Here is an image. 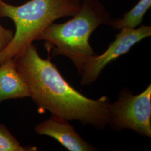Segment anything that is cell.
Masks as SVG:
<instances>
[{"label":"cell","mask_w":151,"mask_h":151,"mask_svg":"<svg viewBox=\"0 0 151 151\" xmlns=\"http://www.w3.org/2000/svg\"><path fill=\"white\" fill-rule=\"evenodd\" d=\"M80 9L73 18L62 24L52 23L38 40L53 57L64 55L75 65L80 74L88 60L96 53L89 43L93 31L101 25H109L111 19L100 0H81Z\"/></svg>","instance_id":"2"},{"label":"cell","mask_w":151,"mask_h":151,"mask_svg":"<svg viewBox=\"0 0 151 151\" xmlns=\"http://www.w3.org/2000/svg\"><path fill=\"white\" fill-rule=\"evenodd\" d=\"M151 35V26L142 25L138 28H124L116 35V38L110 44L106 51L100 55L91 57L84 65L80 74L81 85L87 86L97 80L104 68L127 53L136 44Z\"/></svg>","instance_id":"5"},{"label":"cell","mask_w":151,"mask_h":151,"mask_svg":"<svg viewBox=\"0 0 151 151\" xmlns=\"http://www.w3.org/2000/svg\"><path fill=\"white\" fill-rule=\"evenodd\" d=\"M36 147L22 146L4 125L0 123V151H35Z\"/></svg>","instance_id":"9"},{"label":"cell","mask_w":151,"mask_h":151,"mask_svg":"<svg viewBox=\"0 0 151 151\" xmlns=\"http://www.w3.org/2000/svg\"><path fill=\"white\" fill-rule=\"evenodd\" d=\"M30 96L27 83L17 70L15 60H7L0 65V103Z\"/></svg>","instance_id":"7"},{"label":"cell","mask_w":151,"mask_h":151,"mask_svg":"<svg viewBox=\"0 0 151 151\" xmlns=\"http://www.w3.org/2000/svg\"><path fill=\"white\" fill-rule=\"evenodd\" d=\"M81 6V0H30L18 6L0 0V18L11 19L16 27L11 42L0 52V65L21 54L55 20L75 15Z\"/></svg>","instance_id":"3"},{"label":"cell","mask_w":151,"mask_h":151,"mask_svg":"<svg viewBox=\"0 0 151 151\" xmlns=\"http://www.w3.org/2000/svg\"><path fill=\"white\" fill-rule=\"evenodd\" d=\"M151 6V0H139L122 17L111 19L109 25L115 30H121L124 28H137L141 24L146 12Z\"/></svg>","instance_id":"8"},{"label":"cell","mask_w":151,"mask_h":151,"mask_svg":"<svg viewBox=\"0 0 151 151\" xmlns=\"http://www.w3.org/2000/svg\"><path fill=\"white\" fill-rule=\"evenodd\" d=\"M108 124L116 130H133L140 135L151 137V85L134 95L123 90L118 100L109 108Z\"/></svg>","instance_id":"4"},{"label":"cell","mask_w":151,"mask_h":151,"mask_svg":"<svg viewBox=\"0 0 151 151\" xmlns=\"http://www.w3.org/2000/svg\"><path fill=\"white\" fill-rule=\"evenodd\" d=\"M14 59L39 113L48 111L53 116L78 120L98 129L108 125L109 99L104 96L93 100L76 90L50 59L40 57L33 44Z\"/></svg>","instance_id":"1"},{"label":"cell","mask_w":151,"mask_h":151,"mask_svg":"<svg viewBox=\"0 0 151 151\" xmlns=\"http://www.w3.org/2000/svg\"><path fill=\"white\" fill-rule=\"evenodd\" d=\"M68 121L52 115L37 125L35 130L39 135L53 138L69 151H95V147L82 139Z\"/></svg>","instance_id":"6"},{"label":"cell","mask_w":151,"mask_h":151,"mask_svg":"<svg viewBox=\"0 0 151 151\" xmlns=\"http://www.w3.org/2000/svg\"><path fill=\"white\" fill-rule=\"evenodd\" d=\"M14 34L12 30L6 29L0 24V52L11 42Z\"/></svg>","instance_id":"10"}]
</instances>
